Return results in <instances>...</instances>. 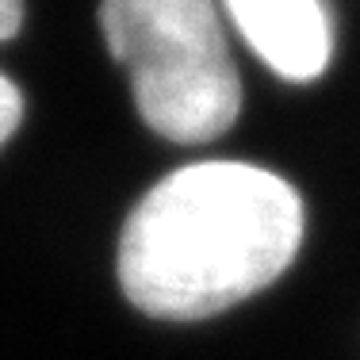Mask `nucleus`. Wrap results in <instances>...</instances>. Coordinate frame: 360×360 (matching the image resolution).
Listing matches in <instances>:
<instances>
[{
	"instance_id": "1",
	"label": "nucleus",
	"mask_w": 360,
	"mask_h": 360,
	"mask_svg": "<svg viewBox=\"0 0 360 360\" xmlns=\"http://www.w3.org/2000/svg\"><path fill=\"white\" fill-rule=\"evenodd\" d=\"M303 242V200L245 161H200L150 188L119 234V284L139 311L192 322L269 288Z\"/></svg>"
},
{
	"instance_id": "2",
	"label": "nucleus",
	"mask_w": 360,
	"mask_h": 360,
	"mask_svg": "<svg viewBox=\"0 0 360 360\" xmlns=\"http://www.w3.org/2000/svg\"><path fill=\"white\" fill-rule=\"evenodd\" d=\"M100 27L150 131L180 146L230 131L242 84L211 0H100Z\"/></svg>"
},
{
	"instance_id": "3",
	"label": "nucleus",
	"mask_w": 360,
	"mask_h": 360,
	"mask_svg": "<svg viewBox=\"0 0 360 360\" xmlns=\"http://www.w3.org/2000/svg\"><path fill=\"white\" fill-rule=\"evenodd\" d=\"M253 54L284 81H314L330 65L333 20L326 0H222Z\"/></svg>"
},
{
	"instance_id": "4",
	"label": "nucleus",
	"mask_w": 360,
	"mask_h": 360,
	"mask_svg": "<svg viewBox=\"0 0 360 360\" xmlns=\"http://www.w3.org/2000/svg\"><path fill=\"white\" fill-rule=\"evenodd\" d=\"M20 119H23V96H20V89L0 73V146L12 139Z\"/></svg>"
},
{
	"instance_id": "5",
	"label": "nucleus",
	"mask_w": 360,
	"mask_h": 360,
	"mask_svg": "<svg viewBox=\"0 0 360 360\" xmlns=\"http://www.w3.org/2000/svg\"><path fill=\"white\" fill-rule=\"evenodd\" d=\"M23 20V0H0V39H12Z\"/></svg>"
}]
</instances>
